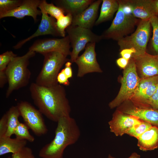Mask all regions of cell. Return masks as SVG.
Masks as SVG:
<instances>
[{
    "label": "cell",
    "mask_w": 158,
    "mask_h": 158,
    "mask_svg": "<svg viewBox=\"0 0 158 158\" xmlns=\"http://www.w3.org/2000/svg\"><path fill=\"white\" fill-rule=\"evenodd\" d=\"M158 109V85L157 89L147 103V108Z\"/></svg>",
    "instance_id": "obj_33"
},
{
    "label": "cell",
    "mask_w": 158,
    "mask_h": 158,
    "mask_svg": "<svg viewBox=\"0 0 158 158\" xmlns=\"http://www.w3.org/2000/svg\"><path fill=\"white\" fill-rule=\"evenodd\" d=\"M38 8L42 13L49 14L56 20L64 15L65 13L61 8L55 6L53 3H48L45 0H41Z\"/></svg>",
    "instance_id": "obj_24"
},
{
    "label": "cell",
    "mask_w": 158,
    "mask_h": 158,
    "mask_svg": "<svg viewBox=\"0 0 158 158\" xmlns=\"http://www.w3.org/2000/svg\"><path fill=\"white\" fill-rule=\"evenodd\" d=\"M29 90L34 103L50 120L57 123L61 118L70 116L71 108L65 90L60 84L45 87L33 83Z\"/></svg>",
    "instance_id": "obj_1"
},
{
    "label": "cell",
    "mask_w": 158,
    "mask_h": 158,
    "mask_svg": "<svg viewBox=\"0 0 158 158\" xmlns=\"http://www.w3.org/2000/svg\"><path fill=\"white\" fill-rule=\"evenodd\" d=\"M23 0H0V14L13 10L20 6Z\"/></svg>",
    "instance_id": "obj_30"
},
{
    "label": "cell",
    "mask_w": 158,
    "mask_h": 158,
    "mask_svg": "<svg viewBox=\"0 0 158 158\" xmlns=\"http://www.w3.org/2000/svg\"><path fill=\"white\" fill-rule=\"evenodd\" d=\"M153 30L151 46L155 53L158 55V16H154L150 19Z\"/></svg>",
    "instance_id": "obj_29"
},
{
    "label": "cell",
    "mask_w": 158,
    "mask_h": 158,
    "mask_svg": "<svg viewBox=\"0 0 158 158\" xmlns=\"http://www.w3.org/2000/svg\"><path fill=\"white\" fill-rule=\"evenodd\" d=\"M157 84H158V75L141 78L137 87L132 97L137 96L149 86Z\"/></svg>",
    "instance_id": "obj_28"
},
{
    "label": "cell",
    "mask_w": 158,
    "mask_h": 158,
    "mask_svg": "<svg viewBox=\"0 0 158 158\" xmlns=\"http://www.w3.org/2000/svg\"><path fill=\"white\" fill-rule=\"evenodd\" d=\"M137 146L143 151L152 150L158 147V127L152 126L137 139Z\"/></svg>",
    "instance_id": "obj_20"
},
{
    "label": "cell",
    "mask_w": 158,
    "mask_h": 158,
    "mask_svg": "<svg viewBox=\"0 0 158 158\" xmlns=\"http://www.w3.org/2000/svg\"><path fill=\"white\" fill-rule=\"evenodd\" d=\"M68 79L65 75L63 69L59 73L57 79L58 83L59 84L65 86H68L70 84Z\"/></svg>",
    "instance_id": "obj_35"
},
{
    "label": "cell",
    "mask_w": 158,
    "mask_h": 158,
    "mask_svg": "<svg viewBox=\"0 0 158 158\" xmlns=\"http://www.w3.org/2000/svg\"><path fill=\"white\" fill-rule=\"evenodd\" d=\"M27 140L6 136L0 138V156L8 153L15 154L26 146Z\"/></svg>",
    "instance_id": "obj_21"
},
{
    "label": "cell",
    "mask_w": 158,
    "mask_h": 158,
    "mask_svg": "<svg viewBox=\"0 0 158 158\" xmlns=\"http://www.w3.org/2000/svg\"><path fill=\"white\" fill-rule=\"evenodd\" d=\"M111 25L101 35L102 39H112L118 41L132 33L140 20L132 14L125 13L121 5Z\"/></svg>",
    "instance_id": "obj_6"
},
{
    "label": "cell",
    "mask_w": 158,
    "mask_h": 158,
    "mask_svg": "<svg viewBox=\"0 0 158 158\" xmlns=\"http://www.w3.org/2000/svg\"><path fill=\"white\" fill-rule=\"evenodd\" d=\"M94 0H57L54 1L57 6L61 8L67 14L74 16L87 8Z\"/></svg>",
    "instance_id": "obj_19"
},
{
    "label": "cell",
    "mask_w": 158,
    "mask_h": 158,
    "mask_svg": "<svg viewBox=\"0 0 158 158\" xmlns=\"http://www.w3.org/2000/svg\"><path fill=\"white\" fill-rule=\"evenodd\" d=\"M73 16L70 14L63 15L56 20V25L57 29L63 37H65V30L72 23Z\"/></svg>",
    "instance_id": "obj_27"
},
{
    "label": "cell",
    "mask_w": 158,
    "mask_h": 158,
    "mask_svg": "<svg viewBox=\"0 0 158 158\" xmlns=\"http://www.w3.org/2000/svg\"><path fill=\"white\" fill-rule=\"evenodd\" d=\"M95 43H89L86 45L83 53L78 56L75 63L78 68L77 76L82 77L88 73L102 72L96 59Z\"/></svg>",
    "instance_id": "obj_11"
},
{
    "label": "cell",
    "mask_w": 158,
    "mask_h": 158,
    "mask_svg": "<svg viewBox=\"0 0 158 158\" xmlns=\"http://www.w3.org/2000/svg\"><path fill=\"white\" fill-rule=\"evenodd\" d=\"M108 158H115L112 156L110 154H109L108 155Z\"/></svg>",
    "instance_id": "obj_42"
},
{
    "label": "cell",
    "mask_w": 158,
    "mask_h": 158,
    "mask_svg": "<svg viewBox=\"0 0 158 158\" xmlns=\"http://www.w3.org/2000/svg\"><path fill=\"white\" fill-rule=\"evenodd\" d=\"M117 109L125 114L134 116L140 120L150 123L158 127V109L152 108H142L135 106Z\"/></svg>",
    "instance_id": "obj_18"
},
{
    "label": "cell",
    "mask_w": 158,
    "mask_h": 158,
    "mask_svg": "<svg viewBox=\"0 0 158 158\" xmlns=\"http://www.w3.org/2000/svg\"><path fill=\"white\" fill-rule=\"evenodd\" d=\"M140 79L138 74L135 61L131 57L128 65L124 69L119 91L114 99L109 103V107L113 109L118 107L123 102L130 100Z\"/></svg>",
    "instance_id": "obj_5"
},
{
    "label": "cell",
    "mask_w": 158,
    "mask_h": 158,
    "mask_svg": "<svg viewBox=\"0 0 158 158\" xmlns=\"http://www.w3.org/2000/svg\"><path fill=\"white\" fill-rule=\"evenodd\" d=\"M8 82L7 78L5 71L0 72V87L2 88Z\"/></svg>",
    "instance_id": "obj_39"
},
{
    "label": "cell",
    "mask_w": 158,
    "mask_h": 158,
    "mask_svg": "<svg viewBox=\"0 0 158 158\" xmlns=\"http://www.w3.org/2000/svg\"><path fill=\"white\" fill-rule=\"evenodd\" d=\"M136 53L135 50L133 48L126 49L121 51L120 54L122 57L129 60L133 54Z\"/></svg>",
    "instance_id": "obj_36"
},
{
    "label": "cell",
    "mask_w": 158,
    "mask_h": 158,
    "mask_svg": "<svg viewBox=\"0 0 158 158\" xmlns=\"http://www.w3.org/2000/svg\"><path fill=\"white\" fill-rule=\"evenodd\" d=\"M154 2L157 11L158 12V0H154Z\"/></svg>",
    "instance_id": "obj_41"
},
{
    "label": "cell",
    "mask_w": 158,
    "mask_h": 158,
    "mask_svg": "<svg viewBox=\"0 0 158 158\" xmlns=\"http://www.w3.org/2000/svg\"><path fill=\"white\" fill-rule=\"evenodd\" d=\"M66 31L68 34L71 47L73 48L70 61L75 62L80 52L89 43H97L102 39L101 35L93 33L90 29L71 25Z\"/></svg>",
    "instance_id": "obj_8"
},
{
    "label": "cell",
    "mask_w": 158,
    "mask_h": 158,
    "mask_svg": "<svg viewBox=\"0 0 158 158\" xmlns=\"http://www.w3.org/2000/svg\"><path fill=\"white\" fill-rule=\"evenodd\" d=\"M11 158H36L32 150L29 147L25 146L19 152L12 154Z\"/></svg>",
    "instance_id": "obj_32"
},
{
    "label": "cell",
    "mask_w": 158,
    "mask_h": 158,
    "mask_svg": "<svg viewBox=\"0 0 158 158\" xmlns=\"http://www.w3.org/2000/svg\"><path fill=\"white\" fill-rule=\"evenodd\" d=\"M6 113L7 117L8 128L5 136L11 137L14 134V130L20 122L18 118L20 116V113L17 105L11 107Z\"/></svg>",
    "instance_id": "obj_23"
},
{
    "label": "cell",
    "mask_w": 158,
    "mask_h": 158,
    "mask_svg": "<svg viewBox=\"0 0 158 158\" xmlns=\"http://www.w3.org/2000/svg\"><path fill=\"white\" fill-rule=\"evenodd\" d=\"M72 62L70 61H67L65 64V67L63 69L64 72L68 78H72L73 71L71 67Z\"/></svg>",
    "instance_id": "obj_37"
},
{
    "label": "cell",
    "mask_w": 158,
    "mask_h": 158,
    "mask_svg": "<svg viewBox=\"0 0 158 158\" xmlns=\"http://www.w3.org/2000/svg\"><path fill=\"white\" fill-rule=\"evenodd\" d=\"M17 106L25 123L36 135L40 136L47 133L48 129L38 109L26 101H21Z\"/></svg>",
    "instance_id": "obj_9"
},
{
    "label": "cell",
    "mask_w": 158,
    "mask_h": 158,
    "mask_svg": "<svg viewBox=\"0 0 158 158\" xmlns=\"http://www.w3.org/2000/svg\"><path fill=\"white\" fill-rule=\"evenodd\" d=\"M152 126L150 123L141 120L139 123L135 125L128 130L126 134L137 139Z\"/></svg>",
    "instance_id": "obj_25"
},
{
    "label": "cell",
    "mask_w": 158,
    "mask_h": 158,
    "mask_svg": "<svg viewBox=\"0 0 158 158\" xmlns=\"http://www.w3.org/2000/svg\"><path fill=\"white\" fill-rule=\"evenodd\" d=\"M141 120L137 118L116 109L108 122L110 131L116 136H122L128 130L139 123Z\"/></svg>",
    "instance_id": "obj_12"
},
{
    "label": "cell",
    "mask_w": 158,
    "mask_h": 158,
    "mask_svg": "<svg viewBox=\"0 0 158 158\" xmlns=\"http://www.w3.org/2000/svg\"><path fill=\"white\" fill-rule=\"evenodd\" d=\"M42 19L38 28L36 31L32 35L28 38L19 42L13 47L14 49L20 48L26 42L38 36L50 35L61 37L56 26L55 19L48 14L42 13Z\"/></svg>",
    "instance_id": "obj_15"
},
{
    "label": "cell",
    "mask_w": 158,
    "mask_h": 158,
    "mask_svg": "<svg viewBox=\"0 0 158 158\" xmlns=\"http://www.w3.org/2000/svg\"><path fill=\"white\" fill-rule=\"evenodd\" d=\"M135 31L118 40V44L121 50L133 48L136 53L132 56H138L146 52L147 44L150 35L151 24L150 20H140Z\"/></svg>",
    "instance_id": "obj_7"
},
{
    "label": "cell",
    "mask_w": 158,
    "mask_h": 158,
    "mask_svg": "<svg viewBox=\"0 0 158 158\" xmlns=\"http://www.w3.org/2000/svg\"><path fill=\"white\" fill-rule=\"evenodd\" d=\"M42 55L44 57L43 66L35 83L45 87L56 85L59 84L57 78L60 69L70 60L58 52H51Z\"/></svg>",
    "instance_id": "obj_4"
},
{
    "label": "cell",
    "mask_w": 158,
    "mask_h": 158,
    "mask_svg": "<svg viewBox=\"0 0 158 158\" xmlns=\"http://www.w3.org/2000/svg\"><path fill=\"white\" fill-rule=\"evenodd\" d=\"M29 129L25 123L19 122L14 130V134L17 138L33 142L35 141V138L29 133Z\"/></svg>",
    "instance_id": "obj_26"
},
{
    "label": "cell",
    "mask_w": 158,
    "mask_h": 158,
    "mask_svg": "<svg viewBox=\"0 0 158 158\" xmlns=\"http://www.w3.org/2000/svg\"><path fill=\"white\" fill-rule=\"evenodd\" d=\"M17 56L11 51H7L0 55V72L5 71L6 69L12 59Z\"/></svg>",
    "instance_id": "obj_31"
},
{
    "label": "cell",
    "mask_w": 158,
    "mask_h": 158,
    "mask_svg": "<svg viewBox=\"0 0 158 158\" xmlns=\"http://www.w3.org/2000/svg\"><path fill=\"white\" fill-rule=\"evenodd\" d=\"M102 2L100 14L95 22V25L111 19L119 8L118 0H103Z\"/></svg>",
    "instance_id": "obj_22"
},
{
    "label": "cell",
    "mask_w": 158,
    "mask_h": 158,
    "mask_svg": "<svg viewBox=\"0 0 158 158\" xmlns=\"http://www.w3.org/2000/svg\"><path fill=\"white\" fill-rule=\"evenodd\" d=\"M54 139L40 150L41 158H63L66 148L76 143L81 134L76 121L70 116L61 118L57 122Z\"/></svg>",
    "instance_id": "obj_2"
},
{
    "label": "cell",
    "mask_w": 158,
    "mask_h": 158,
    "mask_svg": "<svg viewBox=\"0 0 158 158\" xmlns=\"http://www.w3.org/2000/svg\"><path fill=\"white\" fill-rule=\"evenodd\" d=\"M102 1V0L94 1L87 8L73 16L71 25L91 29L95 24L99 7Z\"/></svg>",
    "instance_id": "obj_16"
},
{
    "label": "cell",
    "mask_w": 158,
    "mask_h": 158,
    "mask_svg": "<svg viewBox=\"0 0 158 158\" xmlns=\"http://www.w3.org/2000/svg\"><path fill=\"white\" fill-rule=\"evenodd\" d=\"M41 0H23L21 4L11 11L0 14V18L13 17L21 19L25 16L32 17L35 21H37L38 15L42 14L40 10L38 9Z\"/></svg>",
    "instance_id": "obj_14"
},
{
    "label": "cell",
    "mask_w": 158,
    "mask_h": 158,
    "mask_svg": "<svg viewBox=\"0 0 158 158\" xmlns=\"http://www.w3.org/2000/svg\"><path fill=\"white\" fill-rule=\"evenodd\" d=\"M71 47L67 35L60 39L47 38L37 40L29 47V50L42 55L51 52H58L67 56L71 54Z\"/></svg>",
    "instance_id": "obj_10"
},
{
    "label": "cell",
    "mask_w": 158,
    "mask_h": 158,
    "mask_svg": "<svg viewBox=\"0 0 158 158\" xmlns=\"http://www.w3.org/2000/svg\"><path fill=\"white\" fill-rule=\"evenodd\" d=\"M128 158H140V156L136 152L132 153Z\"/></svg>",
    "instance_id": "obj_40"
},
{
    "label": "cell",
    "mask_w": 158,
    "mask_h": 158,
    "mask_svg": "<svg viewBox=\"0 0 158 158\" xmlns=\"http://www.w3.org/2000/svg\"><path fill=\"white\" fill-rule=\"evenodd\" d=\"M129 61L121 57L116 60L117 65L121 68L124 69L128 65Z\"/></svg>",
    "instance_id": "obj_38"
},
{
    "label": "cell",
    "mask_w": 158,
    "mask_h": 158,
    "mask_svg": "<svg viewBox=\"0 0 158 158\" xmlns=\"http://www.w3.org/2000/svg\"><path fill=\"white\" fill-rule=\"evenodd\" d=\"M7 128V117L6 113L2 116L0 120V138L5 136Z\"/></svg>",
    "instance_id": "obj_34"
},
{
    "label": "cell",
    "mask_w": 158,
    "mask_h": 158,
    "mask_svg": "<svg viewBox=\"0 0 158 158\" xmlns=\"http://www.w3.org/2000/svg\"><path fill=\"white\" fill-rule=\"evenodd\" d=\"M140 78L158 75V55H151L147 52L138 56H132Z\"/></svg>",
    "instance_id": "obj_13"
},
{
    "label": "cell",
    "mask_w": 158,
    "mask_h": 158,
    "mask_svg": "<svg viewBox=\"0 0 158 158\" xmlns=\"http://www.w3.org/2000/svg\"><path fill=\"white\" fill-rule=\"evenodd\" d=\"M35 54V52L29 50L22 56L13 58L8 64L5 70L8 83L6 94V98H8L14 90L28 84L31 73L28 66L30 59Z\"/></svg>",
    "instance_id": "obj_3"
},
{
    "label": "cell",
    "mask_w": 158,
    "mask_h": 158,
    "mask_svg": "<svg viewBox=\"0 0 158 158\" xmlns=\"http://www.w3.org/2000/svg\"><path fill=\"white\" fill-rule=\"evenodd\" d=\"M132 9V13L136 18L148 20L158 16L154 0H128Z\"/></svg>",
    "instance_id": "obj_17"
}]
</instances>
